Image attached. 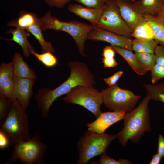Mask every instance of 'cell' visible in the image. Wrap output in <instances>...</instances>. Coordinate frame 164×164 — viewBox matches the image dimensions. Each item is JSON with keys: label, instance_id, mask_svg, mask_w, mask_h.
I'll list each match as a JSON object with an SVG mask.
<instances>
[{"label": "cell", "instance_id": "cell-1", "mask_svg": "<svg viewBox=\"0 0 164 164\" xmlns=\"http://www.w3.org/2000/svg\"><path fill=\"white\" fill-rule=\"evenodd\" d=\"M70 73L68 78L54 89L42 88L38 91L35 100L41 115L49 116L50 108L57 98L66 94L73 88L78 86L93 87L96 84L95 77L85 63L78 61H72L68 63Z\"/></svg>", "mask_w": 164, "mask_h": 164}, {"label": "cell", "instance_id": "cell-2", "mask_svg": "<svg viewBox=\"0 0 164 164\" xmlns=\"http://www.w3.org/2000/svg\"><path fill=\"white\" fill-rule=\"evenodd\" d=\"M150 100L146 95L137 107L125 113L123 119V127L116 134L117 138L123 146H125L129 141L137 144L145 132L151 131Z\"/></svg>", "mask_w": 164, "mask_h": 164}, {"label": "cell", "instance_id": "cell-3", "mask_svg": "<svg viewBox=\"0 0 164 164\" xmlns=\"http://www.w3.org/2000/svg\"><path fill=\"white\" fill-rule=\"evenodd\" d=\"M0 131L7 137L10 145H13L31 138L28 116L25 109L17 100L11 102L9 111L0 125Z\"/></svg>", "mask_w": 164, "mask_h": 164}, {"label": "cell", "instance_id": "cell-4", "mask_svg": "<svg viewBox=\"0 0 164 164\" xmlns=\"http://www.w3.org/2000/svg\"><path fill=\"white\" fill-rule=\"evenodd\" d=\"M39 23L42 31L52 29L68 33L74 40L80 53L84 57L86 56L84 44L88 35L93 27L92 25L75 20L61 21L51 15L50 10L39 18Z\"/></svg>", "mask_w": 164, "mask_h": 164}, {"label": "cell", "instance_id": "cell-5", "mask_svg": "<svg viewBox=\"0 0 164 164\" xmlns=\"http://www.w3.org/2000/svg\"><path fill=\"white\" fill-rule=\"evenodd\" d=\"M116 138V134H100L88 130L77 143V163L85 164L91 159L106 152L109 144Z\"/></svg>", "mask_w": 164, "mask_h": 164}, {"label": "cell", "instance_id": "cell-6", "mask_svg": "<svg viewBox=\"0 0 164 164\" xmlns=\"http://www.w3.org/2000/svg\"><path fill=\"white\" fill-rule=\"evenodd\" d=\"M47 149L40 137L35 135L13 145L11 156L4 164L15 163L17 160L23 164H43Z\"/></svg>", "mask_w": 164, "mask_h": 164}, {"label": "cell", "instance_id": "cell-7", "mask_svg": "<svg viewBox=\"0 0 164 164\" xmlns=\"http://www.w3.org/2000/svg\"><path fill=\"white\" fill-rule=\"evenodd\" d=\"M101 92L103 103L109 110L125 113L135 108L141 97L130 90L120 88L117 84L103 89Z\"/></svg>", "mask_w": 164, "mask_h": 164}, {"label": "cell", "instance_id": "cell-8", "mask_svg": "<svg viewBox=\"0 0 164 164\" xmlns=\"http://www.w3.org/2000/svg\"><path fill=\"white\" fill-rule=\"evenodd\" d=\"M62 99L66 103L83 106L92 113L96 118L102 112L100 108L103 103L101 92L94 87H75Z\"/></svg>", "mask_w": 164, "mask_h": 164}, {"label": "cell", "instance_id": "cell-9", "mask_svg": "<svg viewBox=\"0 0 164 164\" xmlns=\"http://www.w3.org/2000/svg\"><path fill=\"white\" fill-rule=\"evenodd\" d=\"M105 5L95 27L128 37L131 36L132 31L123 19L115 0H107Z\"/></svg>", "mask_w": 164, "mask_h": 164}, {"label": "cell", "instance_id": "cell-10", "mask_svg": "<svg viewBox=\"0 0 164 164\" xmlns=\"http://www.w3.org/2000/svg\"><path fill=\"white\" fill-rule=\"evenodd\" d=\"M106 42L111 45L132 50V40L128 37L93 27L89 32L87 40Z\"/></svg>", "mask_w": 164, "mask_h": 164}, {"label": "cell", "instance_id": "cell-11", "mask_svg": "<svg viewBox=\"0 0 164 164\" xmlns=\"http://www.w3.org/2000/svg\"><path fill=\"white\" fill-rule=\"evenodd\" d=\"M35 80L14 77L13 96L25 109L28 107L33 95V87Z\"/></svg>", "mask_w": 164, "mask_h": 164}, {"label": "cell", "instance_id": "cell-12", "mask_svg": "<svg viewBox=\"0 0 164 164\" xmlns=\"http://www.w3.org/2000/svg\"><path fill=\"white\" fill-rule=\"evenodd\" d=\"M120 12L126 23L133 31L138 26L146 20L134 3L124 0H115Z\"/></svg>", "mask_w": 164, "mask_h": 164}, {"label": "cell", "instance_id": "cell-13", "mask_svg": "<svg viewBox=\"0 0 164 164\" xmlns=\"http://www.w3.org/2000/svg\"><path fill=\"white\" fill-rule=\"evenodd\" d=\"M125 113L115 111L102 112L95 121L87 124L88 130L98 133H104L111 125L123 120Z\"/></svg>", "mask_w": 164, "mask_h": 164}, {"label": "cell", "instance_id": "cell-14", "mask_svg": "<svg viewBox=\"0 0 164 164\" xmlns=\"http://www.w3.org/2000/svg\"><path fill=\"white\" fill-rule=\"evenodd\" d=\"M105 7V4L97 8H87L80 4H69L67 8L70 12L89 21L91 25L96 26Z\"/></svg>", "mask_w": 164, "mask_h": 164}, {"label": "cell", "instance_id": "cell-15", "mask_svg": "<svg viewBox=\"0 0 164 164\" xmlns=\"http://www.w3.org/2000/svg\"><path fill=\"white\" fill-rule=\"evenodd\" d=\"M6 33L12 34L11 39L3 38L8 41H13L18 43L21 47L24 56L26 58L29 57L31 54L30 51L35 50L34 47L30 43L28 38L31 36V34L26 30L19 28H11L6 31Z\"/></svg>", "mask_w": 164, "mask_h": 164}, {"label": "cell", "instance_id": "cell-16", "mask_svg": "<svg viewBox=\"0 0 164 164\" xmlns=\"http://www.w3.org/2000/svg\"><path fill=\"white\" fill-rule=\"evenodd\" d=\"M12 62L14 76L36 79V75L34 71L29 67L19 52L15 53Z\"/></svg>", "mask_w": 164, "mask_h": 164}, {"label": "cell", "instance_id": "cell-17", "mask_svg": "<svg viewBox=\"0 0 164 164\" xmlns=\"http://www.w3.org/2000/svg\"><path fill=\"white\" fill-rule=\"evenodd\" d=\"M116 53L122 57L132 69L138 74L143 75L147 71L139 61L135 53L127 49L112 45Z\"/></svg>", "mask_w": 164, "mask_h": 164}, {"label": "cell", "instance_id": "cell-18", "mask_svg": "<svg viewBox=\"0 0 164 164\" xmlns=\"http://www.w3.org/2000/svg\"><path fill=\"white\" fill-rule=\"evenodd\" d=\"M39 20V18L35 13L22 10L19 13L18 18L9 21L7 26L26 30L29 26L38 22Z\"/></svg>", "mask_w": 164, "mask_h": 164}, {"label": "cell", "instance_id": "cell-19", "mask_svg": "<svg viewBox=\"0 0 164 164\" xmlns=\"http://www.w3.org/2000/svg\"><path fill=\"white\" fill-rule=\"evenodd\" d=\"M134 3L143 14L157 15L164 7L162 0H137Z\"/></svg>", "mask_w": 164, "mask_h": 164}, {"label": "cell", "instance_id": "cell-20", "mask_svg": "<svg viewBox=\"0 0 164 164\" xmlns=\"http://www.w3.org/2000/svg\"><path fill=\"white\" fill-rule=\"evenodd\" d=\"M145 20L152 30L154 39L164 43V22L157 15L144 14Z\"/></svg>", "mask_w": 164, "mask_h": 164}, {"label": "cell", "instance_id": "cell-21", "mask_svg": "<svg viewBox=\"0 0 164 164\" xmlns=\"http://www.w3.org/2000/svg\"><path fill=\"white\" fill-rule=\"evenodd\" d=\"M26 31L32 34L38 41L42 53L49 51L54 53L55 50L51 43L45 40L39 22L29 26Z\"/></svg>", "mask_w": 164, "mask_h": 164}, {"label": "cell", "instance_id": "cell-22", "mask_svg": "<svg viewBox=\"0 0 164 164\" xmlns=\"http://www.w3.org/2000/svg\"><path fill=\"white\" fill-rule=\"evenodd\" d=\"M158 41L154 39L148 40L135 39L133 40L132 50L135 52L147 53L154 54Z\"/></svg>", "mask_w": 164, "mask_h": 164}, {"label": "cell", "instance_id": "cell-23", "mask_svg": "<svg viewBox=\"0 0 164 164\" xmlns=\"http://www.w3.org/2000/svg\"><path fill=\"white\" fill-rule=\"evenodd\" d=\"M143 86L147 91L146 95L150 100L160 101L164 103V82L156 84H144Z\"/></svg>", "mask_w": 164, "mask_h": 164}, {"label": "cell", "instance_id": "cell-24", "mask_svg": "<svg viewBox=\"0 0 164 164\" xmlns=\"http://www.w3.org/2000/svg\"><path fill=\"white\" fill-rule=\"evenodd\" d=\"M131 36L135 39L148 40L154 39L152 28L146 21L137 26L132 31Z\"/></svg>", "mask_w": 164, "mask_h": 164}, {"label": "cell", "instance_id": "cell-25", "mask_svg": "<svg viewBox=\"0 0 164 164\" xmlns=\"http://www.w3.org/2000/svg\"><path fill=\"white\" fill-rule=\"evenodd\" d=\"M30 53L39 61L47 67H52L58 64V60L57 57L52 52L48 51L39 54L35 52V50H32Z\"/></svg>", "mask_w": 164, "mask_h": 164}, {"label": "cell", "instance_id": "cell-26", "mask_svg": "<svg viewBox=\"0 0 164 164\" xmlns=\"http://www.w3.org/2000/svg\"><path fill=\"white\" fill-rule=\"evenodd\" d=\"M135 53L147 72L151 70L156 63L155 54L142 52H135Z\"/></svg>", "mask_w": 164, "mask_h": 164}, {"label": "cell", "instance_id": "cell-27", "mask_svg": "<svg viewBox=\"0 0 164 164\" xmlns=\"http://www.w3.org/2000/svg\"><path fill=\"white\" fill-rule=\"evenodd\" d=\"M14 86V77L0 82V94L5 96L11 102L16 100L13 96Z\"/></svg>", "mask_w": 164, "mask_h": 164}, {"label": "cell", "instance_id": "cell-28", "mask_svg": "<svg viewBox=\"0 0 164 164\" xmlns=\"http://www.w3.org/2000/svg\"><path fill=\"white\" fill-rule=\"evenodd\" d=\"M11 105V102L5 96L0 94V125L6 117Z\"/></svg>", "mask_w": 164, "mask_h": 164}, {"label": "cell", "instance_id": "cell-29", "mask_svg": "<svg viewBox=\"0 0 164 164\" xmlns=\"http://www.w3.org/2000/svg\"><path fill=\"white\" fill-rule=\"evenodd\" d=\"M14 76L12 62L1 63L0 65V82L12 78Z\"/></svg>", "mask_w": 164, "mask_h": 164}, {"label": "cell", "instance_id": "cell-30", "mask_svg": "<svg viewBox=\"0 0 164 164\" xmlns=\"http://www.w3.org/2000/svg\"><path fill=\"white\" fill-rule=\"evenodd\" d=\"M151 71V79L152 84L164 78V67L156 63Z\"/></svg>", "mask_w": 164, "mask_h": 164}, {"label": "cell", "instance_id": "cell-31", "mask_svg": "<svg viewBox=\"0 0 164 164\" xmlns=\"http://www.w3.org/2000/svg\"><path fill=\"white\" fill-rule=\"evenodd\" d=\"M99 163L100 164H131L132 163L131 162L127 159L119 158L118 160H115L112 158L107 155L106 152L101 155Z\"/></svg>", "mask_w": 164, "mask_h": 164}, {"label": "cell", "instance_id": "cell-32", "mask_svg": "<svg viewBox=\"0 0 164 164\" xmlns=\"http://www.w3.org/2000/svg\"><path fill=\"white\" fill-rule=\"evenodd\" d=\"M87 8H97L104 5L107 0H75Z\"/></svg>", "mask_w": 164, "mask_h": 164}, {"label": "cell", "instance_id": "cell-33", "mask_svg": "<svg viewBox=\"0 0 164 164\" xmlns=\"http://www.w3.org/2000/svg\"><path fill=\"white\" fill-rule=\"evenodd\" d=\"M154 54L156 57V63L164 67V47L159 44L156 48Z\"/></svg>", "mask_w": 164, "mask_h": 164}, {"label": "cell", "instance_id": "cell-34", "mask_svg": "<svg viewBox=\"0 0 164 164\" xmlns=\"http://www.w3.org/2000/svg\"><path fill=\"white\" fill-rule=\"evenodd\" d=\"M123 73V71H118L108 78L104 79L103 80L109 87L113 86L117 84V82Z\"/></svg>", "mask_w": 164, "mask_h": 164}, {"label": "cell", "instance_id": "cell-35", "mask_svg": "<svg viewBox=\"0 0 164 164\" xmlns=\"http://www.w3.org/2000/svg\"><path fill=\"white\" fill-rule=\"evenodd\" d=\"M49 6L52 7L62 8L71 0H43Z\"/></svg>", "mask_w": 164, "mask_h": 164}, {"label": "cell", "instance_id": "cell-36", "mask_svg": "<svg viewBox=\"0 0 164 164\" xmlns=\"http://www.w3.org/2000/svg\"><path fill=\"white\" fill-rule=\"evenodd\" d=\"M101 59L104 68L115 67L118 64L114 57H102Z\"/></svg>", "mask_w": 164, "mask_h": 164}, {"label": "cell", "instance_id": "cell-37", "mask_svg": "<svg viewBox=\"0 0 164 164\" xmlns=\"http://www.w3.org/2000/svg\"><path fill=\"white\" fill-rule=\"evenodd\" d=\"M115 53L111 45L106 46L103 49L102 57H114Z\"/></svg>", "mask_w": 164, "mask_h": 164}, {"label": "cell", "instance_id": "cell-38", "mask_svg": "<svg viewBox=\"0 0 164 164\" xmlns=\"http://www.w3.org/2000/svg\"><path fill=\"white\" fill-rule=\"evenodd\" d=\"M157 153L162 157H164V137L161 134L158 138Z\"/></svg>", "mask_w": 164, "mask_h": 164}, {"label": "cell", "instance_id": "cell-39", "mask_svg": "<svg viewBox=\"0 0 164 164\" xmlns=\"http://www.w3.org/2000/svg\"><path fill=\"white\" fill-rule=\"evenodd\" d=\"M9 145L7 137L2 132L0 131V148L1 149L6 148Z\"/></svg>", "mask_w": 164, "mask_h": 164}, {"label": "cell", "instance_id": "cell-40", "mask_svg": "<svg viewBox=\"0 0 164 164\" xmlns=\"http://www.w3.org/2000/svg\"><path fill=\"white\" fill-rule=\"evenodd\" d=\"M161 156L157 153L154 154L152 158V159L149 162V164H159L160 163L162 158Z\"/></svg>", "mask_w": 164, "mask_h": 164}, {"label": "cell", "instance_id": "cell-41", "mask_svg": "<svg viewBox=\"0 0 164 164\" xmlns=\"http://www.w3.org/2000/svg\"><path fill=\"white\" fill-rule=\"evenodd\" d=\"M157 15L164 22V7Z\"/></svg>", "mask_w": 164, "mask_h": 164}, {"label": "cell", "instance_id": "cell-42", "mask_svg": "<svg viewBox=\"0 0 164 164\" xmlns=\"http://www.w3.org/2000/svg\"><path fill=\"white\" fill-rule=\"evenodd\" d=\"M159 44L163 46L164 47V43L161 42H159Z\"/></svg>", "mask_w": 164, "mask_h": 164}, {"label": "cell", "instance_id": "cell-43", "mask_svg": "<svg viewBox=\"0 0 164 164\" xmlns=\"http://www.w3.org/2000/svg\"><path fill=\"white\" fill-rule=\"evenodd\" d=\"M163 0V2L164 3V0Z\"/></svg>", "mask_w": 164, "mask_h": 164}, {"label": "cell", "instance_id": "cell-44", "mask_svg": "<svg viewBox=\"0 0 164 164\" xmlns=\"http://www.w3.org/2000/svg\"></svg>", "mask_w": 164, "mask_h": 164}]
</instances>
